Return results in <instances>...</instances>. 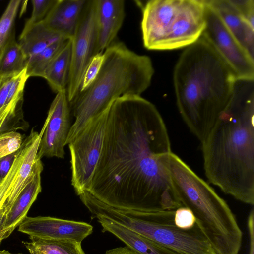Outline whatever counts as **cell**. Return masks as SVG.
<instances>
[{"label":"cell","mask_w":254,"mask_h":254,"mask_svg":"<svg viewBox=\"0 0 254 254\" xmlns=\"http://www.w3.org/2000/svg\"><path fill=\"white\" fill-rule=\"evenodd\" d=\"M89 211L92 219L106 218L179 254H217L196 225L189 230L175 225V210H122L95 199Z\"/></svg>","instance_id":"6"},{"label":"cell","mask_w":254,"mask_h":254,"mask_svg":"<svg viewBox=\"0 0 254 254\" xmlns=\"http://www.w3.org/2000/svg\"><path fill=\"white\" fill-rule=\"evenodd\" d=\"M22 135L16 131H10L0 135V158L17 152L23 143Z\"/></svg>","instance_id":"27"},{"label":"cell","mask_w":254,"mask_h":254,"mask_svg":"<svg viewBox=\"0 0 254 254\" xmlns=\"http://www.w3.org/2000/svg\"><path fill=\"white\" fill-rule=\"evenodd\" d=\"M28 58L15 38V31L2 46L0 53V77L17 75L26 69Z\"/></svg>","instance_id":"21"},{"label":"cell","mask_w":254,"mask_h":254,"mask_svg":"<svg viewBox=\"0 0 254 254\" xmlns=\"http://www.w3.org/2000/svg\"><path fill=\"white\" fill-rule=\"evenodd\" d=\"M195 218L189 208L181 206L175 210L174 222L178 228L189 230L193 228L195 225Z\"/></svg>","instance_id":"29"},{"label":"cell","mask_w":254,"mask_h":254,"mask_svg":"<svg viewBox=\"0 0 254 254\" xmlns=\"http://www.w3.org/2000/svg\"><path fill=\"white\" fill-rule=\"evenodd\" d=\"M103 54V62L95 80L69 103L75 121L66 145L115 100L124 96H141L151 84L154 69L149 57L137 54L116 40Z\"/></svg>","instance_id":"4"},{"label":"cell","mask_w":254,"mask_h":254,"mask_svg":"<svg viewBox=\"0 0 254 254\" xmlns=\"http://www.w3.org/2000/svg\"><path fill=\"white\" fill-rule=\"evenodd\" d=\"M18 171V168L16 166H12L0 185V210L3 207L11 193Z\"/></svg>","instance_id":"30"},{"label":"cell","mask_w":254,"mask_h":254,"mask_svg":"<svg viewBox=\"0 0 254 254\" xmlns=\"http://www.w3.org/2000/svg\"><path fill=\"white\" fill-rule=\"evenodd\" d=\"M206 24L201 35L232 69L237 79L254 80V59L204 0Z\"/></svg>","instance_id":"9"},{"label":"cell","mask_w":254,"mask_h":254,"mask_svg":"<svg viewBox=\"0 0 254 254\" xmlns=\"http://www.w3.org/2000/svg\"><path fill=\"white\" fill-rule=\"evenodd\" d=\"M71 115L66 90L57 93L44 122L45 128L39 143L37 158H64V146L72 126Z\"/></svg>","instance_id":"10"},{"label":"cell","mask_w":254,"mask_h":254,"mask_svg":"<svg viewBox=\"0 0 254 254\" xmlns=\"http://www.w3.org/2000/svg\"><path fill=\"white\" fill-rule=\"evenodd\" d=\"M171 152L158 110L141 96L127 95L109 107L101 155L88 191L114 208L143 212L182 205L160 157Z\"/></svg>","instance_id":"1"},{"label":"cell","mask_w":254,"mask_h":254,"mask_svg":"<svg viewBox=\"0 0 254 254\" xmlns=\"http://www.w3.org/2000/svg\"><path fill=\"white\" fill-rule=\"evenodd\" d=\"M71 41L69 39L46 69L44 78L56 93L66 90L71 65Z\"/></svg>","instance_id":"20"},{"label":"cell","mask_w":254,"mask_h":254,"mask_svg":"<svg viewBox=\"0 0 254 254\" xmlns=\"http://www.w3.org/2000/svg\"><path fill=\"white\" fill-rule=\"evenodd\" d=\"M108 108L91 119L67 144L70 153L71 183L77 195L90 188L103 147Z\"/></svg>","instance_id":"7"},{"label":"cell","mask_w":254,"mask_h":254,"mask_svg":"<svg viewBox=\"0 0 254 254\" xmlns=\"http://www.w3.org/2000/svg\"><path fill=\"white\" fill-rule=\"evenodd\" d=\"M62 38H64L50 29L42 21L23 28L18 44L29 60Z\"/></svg>","instance_id":"19"},{"label":"cell","mask_w":254,"mask_h":254,"mask_svg":"<svg viewBox=\"0 0 254 254\" xmlns=\"http://www.w3.org/2000/svg\"><path fill=\"white\" fill-rule=\"evenodd\" d=\"M93 229V226L86 222L49 216H27L18 225V231L29 237L79 242L91 234Z\"/></svg>","instance_id":"13"},{"label":"cell","mask_w":254,"mask_h":254,"mask_svg":"<svg viewBox=\"0 0 254 254\" xmlns=\"http://www.w3.org/2000/svg\"><path fill=\"white\" fill-rule=\"evenodd\" d=\"M0 254H21V253H17V254L11 253L7 250H3L0 251Z\"/></svg>","instance_id":"35"},{"label":"cell","mask_w":254,"mask_h":254,"mask_svg":"<svg viewBox=\"0 0 254 254\" xmlns=\"http://www.w3.org/2000/svg\"><path fill=\"white\" fill-rule=\"evenodd\" d=\"M43 170V163L36 157L27 183L6 214L2 230L3 240L9 237L27 216L30 208L41 192Z\"/></svg>","instance_id":"14"},{"label":"cell","mask_w":254,"mask_h":254,"mask_svg":"<svg viewBox=\"0 0 254 254\" xmlns=\"http://www.w3.org/2000/svg\"><path fill=\"white\" fill-rule=\"evenodd\" d=\"M69 39H61L29 58L26 69L28 77L36 76L43 78L48 67Z\"/></svg>","instance_id":"23"},{"label":"cell","mask_w":254,"mask_h":254,"mask_svg":"<svg viewBox=\"0 0 254 254\" xmlns=\"http://www.w3.org/2000/svg\"><path fill=\"white\" fill-rule=\"evenodd\" d=\"M58 0H32V12L26 21L24 28L43 21L49 14Z\"/></svg>","instance_id":"26"},{"label":"cell","mask_w":254,"mask_h":254,"mask_svg":"<svg viewBox=\"0 0 254 254\" xmlns=\"http://www.w3.org/2000/svg\"><path fill=\"white\" fill-rule=\"evenodd\" d=\"M254 80L237 79L231 98L201 142L205 174L224 192L254 204Z\"/></svg>","instance_id":"2"},{"label":"cell","mask_w":254,"mask_h":254,"mask_svg":"<svg viewBox=\"0 0 254 254\" xmlns=\"http://www.w3.org/2000/svg\"><path fill=\"white\" fill-rule=\"evenodd\" d=\"M95 219L102 226V232L113 234L139 254H179L106 218L97 216Z\"/></svg>","instance_id":"18"},{"label":"cell","mask_w":254,"mask_h":254,"mask_svg":"<svg viewBox=\"0 0 254 254\" xmlns=\"http://www.w3.org/2000/svg\"><path fill=\"white\" fill-rule=\"evenodd\" d=\"M23 244L30 254H86L81 242L70 240H53L29 237Z\"/></svg>","instance_id":"22"},{"label":"cell","mask_w":254,"mask_h":254,"mask_svg":"<svg viewBox=\"0 0 254 254\" xmlns=\"http://www.w3.org/2000/svg\"><path fill=\"white\" fill-rule=\"evenodd\" d=\"M71 41V65L66 87L69 103L78 93L86 68L97 54L96 0H86Z\"/></svg>","instance_id":"8"},{"label":"cell","mask_w":254,"mask_h":254,"mask_svg":"<svg viewBox=\"0 0 254 254\" xmlns=\"http://www.w3.org/2000/svg\"><path fill=\"white\" fill-rule=\"evenodd\" d=\"M23 96L5 106L0 112V135L6 132L25 130L28 127L24 120Z\"/></svg>","instance_id":"24"},{"label":"cell","mask_w":254,"mask_h":254,"mask_svg":"<svg viewBox=\"0 0 254 254\" xmlns=\"http://www.w3.org/2000/svg\"><path fill=\"white\" fill-rule=\"evenodd\" d=\"M103 60V52L98 53L93 57L83 75L79 92L87 89L93 82L100 72Z\"/></svg>","instance_id":"28"},{"label":"cell","mask_w":254,"mask_h":254,"mask_svg":"<svg viewBox=\"0 0 254 254\" xmlns=\"http://www.w3.org/2000/svg\"><path fill=\"white\" fill-rule=\"evenodd\" d=\"M228 29L254 59V28L243 18L230 0H205Z\"/></svg>","instance_id":"16"},{"label":"cell","mask_w":254,"mask_h":254,"mask_svg":"<svg viewBox=\"0 0 254 254\" xmlns=\"http://www.w3.org/2000/svg\"><path fill=\"white\" fill-rule=\"evenodd\" d=\"M87 0H58L43 21L61 37L71 39L75 31Z\"/></svg>","instance_id":"17"},{"label":"cell","mask_w":254,"mask_h":254,"mask_svg":"<svg viewBox=\"0 0 254 254\" xmlns=\"http://www.w3.org/2000/svg\"><path fill=\"white\" fill-rule=\"evenodd\" d=\"M18 151L5 157L0 158V185L9 172L17 155Z\"/></svg>","instance_id":"32"},{"label":"cell","mask_w":254,"mask_h":254,"mask_svg":"<svg viewBox=\"0 0 254 254\" xmlns=\"http://www.w3.org/2000/svg\"><path fill=\"white\" fill-rule=\"evenodd\" d=\"M236 79L229 65L202 36L181 54L173 71L177 106L201 142L229 103Z\"/></svg>","instance_id":"3"},{"label":"cell","mask_w":254,"mask_h":254,"mask_svg":"<svg viewBox=\"0 0 254 254\" xmlns=\"http://www.w3.org/2000/svg\"><path fill=\"white\" fill-rule=\"evenodd\" d=\"M97 52L103 53L116 40L125 18L124 0H96Z\"/></svg>","instance_id":"15"},{"label":"cell","mask_w":254,"mask_h":254,"mask_svg":"<svg viewBox=\"0 0 254 254\" xmlns=\"http://www.w3.org/2000/svg\"><path fill=\"white\" fill-rule=\"evenodd\" d=\"M20 3L19 0H11L0 19V47L15 31L14 24Z\"/></svg>","instance_id":"25"},{"label":"cell","mask_w":254,"mask_h":254,"mask_svg":"<svg viewBox=\"0 0 254 254\" xmlns=\"http://www.w3.org/2000/svg\"><path fill=\"white\" fill-rule=\"evenodd\" d=\"M9 211V209L6 204V202L2 209L0 210V245L3 240L2 237V230L4 226L6 214Z\"/></svg>","instance_id":"34"},{"label":"cell","mask_w":254,"mask_h":254,"mask_svg":"<svg viewBox=\"0 0 254 254\" xmlns=\"http://www.w3.org/2000/svg\"><path fill=\"white\" fill-rule=\"evenodd\" d=\"M248 229L250 237V249L249 254H254V211H251L247 221Z\"/></svg>","instance_id":"33"},{"label":"cell","mask_w":254,"mask_h":254,"mask_svg":"<svg viewBox=\"0 0 254 254\" xmlns=\"http://www.w3.org/2000/svg\"><path fill=\"white\" fill-rule=\"evenodd\" d=\"M2 47H0V52H1V50Z\"/></svg>","instance_id":"36"},{"label":"cell","mask_w":254,"mask_h":254,"mask_svg":"<svg viewBox=\"0 0 254 254\" xmlns=\"http://www.w3.org/2000/svg\"><path fill=\"white\" fill-rule=\"evenodd\" d=\"M183 0H151L142 7L141 30L144 47L158 50L166 37Z\"/></svg>","instance_id":"12"},{"label":"cell","mask_w":254,"mask_h":254,"mask_svg":"<svg viewBox=\"0 0 254 254\" xmlns=\"http://www.w3.org/2000/svg\"><path fill=\"white\" fill-rule=\"evenodd\" d=\"M160 159L179 202L192 212L196 225L216 253L238 254L242 232L227 203L172 151Z\"/></svg>","instance_id":"5"},{"label":"cell","mask_w":254,"mask_h":254,"mask_svg":"<svg viewBox=\"0 0 254 254\" xmlns=\"http://www.w3.org/2000/svg\"><path fill=\"white\" fill-rule=\"evenodd\" d=\"M244 20L254 28V0H230Z\"/></svg>","instance_id":"31"},{"label":"cell","mask_w":254,"mask_h":254,"mask_svg":"<svg viewBox=\"0 0 254 254\" xmlns=\"http://www.w3.org/2000/svg\"><path fill=\"white\" fill-rule=\"evenodd\" d=\"M205 24L204 0H183L171 27L158 50L188 47L200 38Z\"/></svg>","instance_id":"11"}]
</instances>
